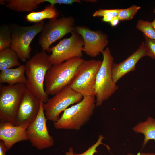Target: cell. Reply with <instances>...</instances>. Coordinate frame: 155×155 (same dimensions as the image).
Listing matches in <instances>:
<instances>
[{
	"mask_svg": "<svg viewBox=\"0 0 155 155\" xmlns=\"http://www.w3.org/2000/svg\"><path fill=\"white\" fill-rule=\"evenodd\" d=\"M49 56L45 51H41L32 56L25 64L26 88L44 103L49 99L44 83L46 73L52 65Z\"/></svg>",
	"mask_w": 155,
	"mask_h": 155,
	"instance_id": "1",
	"label": "cell"
},
{
	"mask_svg": "<svg viewBox=\"0 0 155 155\" xmlns=\"http://www.w3.org/2000/svg\"><path fill=\"white\" fill-rule=\"evenodd\" d=\"M96 106L95 96H84L79 102L63 111L53 123L54 127L57 129L80 130L90 120Z\"/></svg>",
	"mask_w": 155,
	"mask_h": 155,
	"instance_id": "2",
	"label": "cell"
},
{
	"mask_svg": "<svg viewBox=\"0 0 155 155\" xmlns=\"http://www.w3.org/2000/svg\"><path fill=\"white\" fill-rule=\"evenodd\" d=\"M83 60L82 58L75 57L52 65L45 78L44 86L46 93L54 95L69 85Z\"/></svg>",
	"mask_w": 155,
	"mask_h": 155,
	"instance_id": "3",
	"label": "cell"
},
{
	"mask_svg": "<svg viewBox=\"0 0 155 155\" xmlns=\"http://www.w3.org/2000/svg\"><path fill=\"white\" fill-rule=\"evenodd\" d=\"M102 62V60L84 59L68 85L83 97L95 96L96 77Z\"/></svg>",
	"mask_w": 155,
	"mask_h": 155,
	"instance_id": "4",
	"label": "cell"
},
{
	"mask_svg": "<svg viewBox=\"0 0 155 155\" xmlns=\"http://www.w3.org/2000/svg\"><path fill=\"white\" fill-rule=\"evenodd\" d=\"M102 53L103 60L97 75L95 86L96 106H101L118 88L112 78L111 68L113 58L109 48H106Z\"/></svg>",
	"mask_w": 155,
	"mask_h": 155,
	"instance_id": "5",
	"label": "cell"
},
{
	"mask_svg": "<svg viewBox=\"0 0 155 155\" xmlns=\"http://www.w3.org/2000/svg\"><path fill=\"white\" fill-rule=\"evenodd\" d=\"M44 24L43 20L30 26L13 24L10 26L12 36L10 47L16 52L22 61L26 62L30 59V43L36 35L41 32Z\"/></svg>",
	"mask_w": 155,
	"mask_h": 155,
	"instance_id": "6",
	"label": "cell"
},
{
	"mask_svg": "<svg viewBox=\"0 0 155 155\" xmlns=\"http://www.w3.org/2000/svg\"><path fill=\"white\" fill-rule=\"evenodd\" d=\"M0 120L16 125L18 108L26 89V85L19 83L12 85L0 86Z\"/></svg>",
	"mask_w": 155,
	"mask_h": 155,
	"instance_id": "7",
	"label": "cell"
},
{
	"mask_svg": "<svg viewBox=\"0 0 155 155\" xmlns=\"http://www.w3.org/2000/svg\"><path fill=\"white\" fill-rule=\"evenodd\" d=\"M75 19L71 16L49 20L44 26L38 43L42 51H47L50 46L69 33L75 31Z\"/></svg>",
	"mask_w": 155,
	"mask_h": 155,
	"instance_id": "8",
	"label": "cell"
},
{
	"mask_svg": "<svg viewBox=\"0 0 155 155\" xmlns=\"http://www.w3.org/2000/svg\"><path fill=\"white\" fill-rule=\"evenodd\" d=\"M84 43L81 36L76 31L69 38H64L47 51L51 52L49 60L52 65L61 63L72 58H81Z\"/></svg>",
	"mask_w": 155,
	"mask_h": 155,
	"instance_id": "9",
	"label": "cell"
},
{
	"mask_svg": "<svg viewBox=\"0 0 155 155\" xmlns=\"http://www.w3.org/2000/svg\"><path fill=\"white\" fill-rule=\"evenodd\" d=\"M83 96L67 85L51 98L49 99L43 107L47 120L54 123L60 118V113L71 105L80 101Z\"/></svg>",
	"mask_w": 155,
	"mask_h": 155,
	"instance_id": "10",
	"label": "cell"
},
{
	"mask_svg": "<svg viewBox=\"0 0 155 155\" xmlns=\"http://www.w3.org/2000/svg\"><path fill=\"white\" fill-rule=\"evenodd\" d=\"M47 120L44 109L43 102L41 101L38 115L26 130L28 140L33 146L39 150L49 148L54 144L53 138L48 132L46 125Z\"/></svg>",
	"mask_w": 155,
	"mask_h": 155,
	"instance_id": "11",
	"label": "cell"
},
{
	"mask_svg": "<svg viewBox=\"0 0 155 155\" xmlns=\"http://www.w3.org/2000/svg\"><path fill=\"white\" fill-rule=\"evenodd\" d=\"M75 30L84 42L83 52L88 55L95 57L105 49L109 41L107 35L100 30H93L85 26H75Z\"/></svg>",
	"mask_w": 155,
	"mask_h": 155,
	"instance_id": "12",
	"label": "cell"
},
{
	"mask_svg": "<svg viewBox=\"0 0 155 155\" xmlns=\"http://www.w3.org/2000/svg\"><path fill=\"white\" fill-rule=\"evenodd\" d=\"M41 101L26 88L18 108L16 125L30 124L38 115Z\"/></svg>",
	"mask_w": 155,
	"mask_h": 155,
	"instance_id": "13",
	"label": "cell"
},
{
	"mask_svg": "<svg viewBox=\"0 0 155 155\" xmlns=\"http://www.w3.org/2000/svg\"><path fill=\"white\" fill-rule=\"evenodd\" d=\"M147 56L146 50L143 42L138 48L123 61L118 63H113L111 68L113 80L115 84L121 78L136 69V65L142 57Z\"/></svg>",
	"mask_w": 155,
	"mask_h": 155,
	"instance_id": "14",
	"label": "cell"
},
{
	"mask_svg": "<svg viewBox=\"0 0 155 155\" xmlns=\"http://www.w3.org/2000/svg\"><path fill=\"white\" fill-rule=\"evenodd\" d=\"M29 125H16L0 121V140L4 143L7 150L17 142L28 140L26 130Z\"/></svg>",
	"mask_w": 155,
	"mask_h": 155,
	"instance_id": "15",
	"label": "cell"
},
{
	"mask_svg": "<svg viewBox=\"0 0 155 155\" xmlns=\"http://www.w3.org/2000/svg\"><path fill=\"white\" fill-rule=\"evenodd\" d=\"M25 65H20L14 68H10L1 71L0 83H6L8 85H14L19 83L25 84L26 82L25 76Z\"/></svg>",
	"mask_w": 155,
	"mask_h": 155,
	"instance_id": "16",
	"label": "cell"
},
{
	"mask_svg": "<svg viewBox=\"0 0 155 155\" xmlns=\"http://www.w3.org/2000/svg\"><path fill=\"white\" fill-rule=\"evenodd\" d=\"M133 130L136 133H142L144 135L142 144L144 147L150 140L155 141V119L148 117L146 121L140 122L134 126Z\"/></svg>",
	"mask_w": 155,
	"mask_h": 155,
	"instance_id": "17",
	"label": "cell"
},
{
	"mask_svg": "<svg viewBox=\"0 0 155 155\" xmlns=\"http://www.w3.org/2000/svg\"><path fill=\"white\" fill-rule=\"evenodd\" d=\"M5 6L17 12L31 11L36 9L45 0H6Z\"/></svg>",
	"mask_w": 155,
	"mask_h": 155,
	"instance_id": "18",
	"label": "cell"
},
{
	"mask_svg": "<svg viewBox=\"0 0 155 155\" xmlns=\"http://www.w3.org/2000/svg\"><path fill=\"white\" fill-rule=\"evenodd\" d=\"M59 15V13L55 5L50 4L40 11L29 13L26 15V18L28 21L37 23L45 19L58 18Z\"/></svg>",
	"mask_w": 155,
	"mask_h": 155,
	"instance_id": "19",
	"label": "cell"
},
{
	"mask_svg": "<svg viewBox=\"0 0 155 155\" xmlns=\"http://www.w3.org/2000/svg\"><path fill=\"white\" fill-rule=\"evenodd\" d=\"M19 59L16 52L10 47L0 51V70L19 66L21 65Z\"/></svg>",
	"mask_w": 155,
	"mask_h": 155,
	"instance_id": "20",
	"label": "cell"
},
{
	"mask_svg": "<svg viewBox=\"0 0 155 155\" xmlns=\"http://www.w3.org/2000/svg\"><path fill=\"white\" fill-rule=\"evenodd\" d=\"M12 42V36L10 26L2 24L0 26V51L10 47Z\"/></svg>",
	"mask_w": 155,
	"mask_h": 155,
	"instance_id": "21",
	"label": "cell"
},
{
	"mask_svg": "<svg viewBox=\"0 0 155 155\" xmlns=\"http://www.w3.org/2000/svg\"><path fill=\"white\" fill-rule=\"evenodd\" d=\"M136 27L143 33L144 36L155 40V29L151 25L150 22L139 20L136 25Z\"/></svg>",
	"mask_w": 155,
	"mask_h": 155,
	"instance_id": "22",
	"label": "cell"
},
{
	"mask_svg": "<svg viewBox=\"0 0 155 155\" xmlns=\"http://www.w3.org/2000/svg\"><path fill=\"white\" fill-rule=\"evenodd\" d=\"M105 138L102 135H100L98 136V139L97 142L95 144L89 147L88 149L84 152L80 154L74 153L73 149L72 148H70L69 152H65L66 155H94L95 153H97L98 151L97 150V148L100 145H103L105 146L108 150H110V147L102 142L103 140Z\"/></svg>",
	"mask_w": 155,
	"mask_h": 155,
	"instance_id": "23",
	"label": "cell"
},
{
	"mask_svg": "<svg viewBox=\"0 0 155 155\" xmlns=\"http://www.w3.org/2000/svg\"><path fill=\"white\" fill-rule=\"evenodd\" d=\"M141 9L140 6L133 5L125 9H120L117 16L120 21L129 20L132 19Z\"/></svg>",
	"mask_w": 155,
	"mask_h": 155,
	"instance_id": "24",
	"label": "cell"
},
{
	"mask_svg": "<svg viewBox=\"0 0 155 155\" xmlns=\"http://www.w3.org/2000/svg\"><path fill=\"white\" fill-rule=\"evenodd\" d=\"M144 36L145 40L144 43L146 50L147 56L155 59V40Z\"/></svg>",
	"mask_w": 155,
	"mask_h": 155,
	"instance_id": "25",
	"label": "cell"
},
{
	"mask_svg": "<svg viewBox=\"0 0 155 155\" xmlns=\"http://www.w3.org/2000/svg\"><path fill=\"white\" fill-rule=\"evenodd\" d=\"M120 9H102L96 11L92 14L94 17H103L104 16H109L113 17L117 16Z\"/></svg>",
	"mask_w": 155,
	"mask_h": 155,
	"instance_id": "26",
	"label": "cell"
},
{
	"mask_svg": "<svg viewBox=\"0 0 155 155\" xmlns=\"http://www.w3.org/2000/svg\"><path fill=\"white\" fill-rule=\"evenodd\" d=\"M45 2L49 3L50 4L55 5L56 4H63L66 5H72L74 3H81L79 0H45Z\"/></svg>",
	"mask_w": 155,
	"mask_h": 155,
	"instance_id": "27",
	"label": "cell"
},
{
	"mask_svg": "<svg viewBox=\"0 0 155 155\" xmlns=\"http://www.w3.org/2000/svg\"><path fill=\"white\" fill-rule=\"evenodd\" d=\"M7 148L4 143L0 140V155H6Z\"/></svg>",
	"mask_w": 155,
	"mask_h": 155,
	"instance_id": "28",
	"label": "cell"
},
{
	"mask_svg": "<svg viewBox=\"0 0 155 155\" xmlns=\"http://www.w3.org/2000/svg\"><path fill=\"white\" fill-rule=\"evenodd\" d=\"M119 21V18L117 16L113 17L109 23L112 26L115 27L118 24Z\"/></svg>",
	"mask_w": 155,
	"mask_h": 155,
	"instance_id": "29",
	"label": "cell"
},
{
	"mask_svg": "<svg viewBox=\"0 0 155 155\" xmlns=\"http://www.w3.org/2000/svg\"><path fill=\"white\" fill-rule=\"evenodd\" d=\"M113 18L112 16H105L103 17L102 20L103 22H109Z\"/></svg>",
	"mask_w": 155,
	"mask_h": 155,
	"instance_id": "30",
	"label": "cell"
},
{
	"mask_svg": "<svg viewBox=\"0 0 155 155\" xmlns=\"http://www.w3.org/2000/svg\"><path fill=\"white\" fill-rule=\"evenodd\" d=\"M127 155H155V153H142L135 155L131 153L128 154Z\"/></svg>",
	"mask_w": 155,
	"mask_h": 155,
	"instance_id": "31",
	"label": "cell"
},
{
	"mask_svg": "<svg viewBox=\"0 0 155 155\" xmlns=\"http://www.w3.org/2000/svg\"><path fill=\"white\" fill-rule=\"evenodd\" d=\"M153 12L155 14V18L153 21L150 22L152 26L155 29V8L153 10Z\"/></svg>",
	"mask_w": 155,
	"mask_h": 155,
	"instance_id": "32",
	"label": "cell"
},
{
	"mask_svg": "<svg viewBox=\"0 0 155 155\" xmlns=\"http://www.w3.org/2000/svg\"><path fill=\"white\" fill-rule=\"evenodd\" d=\"M0 4L1 5H5L6 4V3L5 0H0Z\"/></svg>",
	"mask_w": 155,
	"mask_h": 155,
	"instance_id": "33",
	"label": "cell"
},
{
	"mask_svg": "<svg viewBox=\"0 0 155 155\" xmlns=\"http://www.w3.org/2000/svg\"><path fill=\"white\" fill-rule=\"evenodd\" d=\"M84 1L90 2H93V3L96 2L97 1L96 0H84Z\"/></svg>",
	"mask_w": 155,
	"mask_h": 155,
	"instance_id": "34",
	"label": "cell"
}]
</instances>
